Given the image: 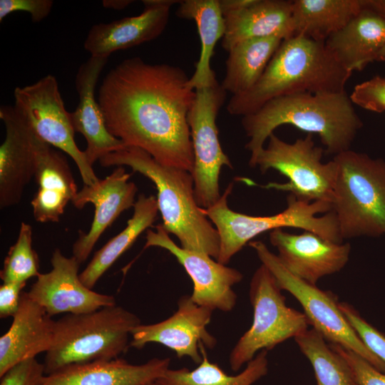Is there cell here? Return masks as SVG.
<instances>
[{
	"label": "cell",
	"instance_id": "cell-1",
	"mask_svg": "<svg viewBox=\"0 0 385 385\" xmlns=\"http://www.w3.org/2000/svg\"><path fill=\"white\" fill-rule=\"evenodd\" d=\"M189 78L177 66L148 63L139 57L123 60L109 71L98 89L108 130L160 164L192 173L188 115L195 91Z\"/></svg>",
	"mask_w": 385,
	"mask_h": 385
},
{
	"label": "cell",
	"instance_id": "cell-2",
	"mask_svg": "<svg viewBox=\"0 0 385 385\" xmlns=\"http://www.w3.org/2000/svg\"><path fill=\"white\" fill-rule=\"evenodd\" d=\"M241 123L250 139L245 145L250 152V165L270 135L282 125H292L319 135L324 151L335 155L350 149L363 126L346 91L279 96L267 102L255 113L242 116Z\"/></svg>",
	"mask_w": 385,
	"mask_h": 385
},
{
	"label": "cell",
	"instance_id": "cell-3",
	"mask_svg": "<svg viewBox=\"0 0 385 385\" xmlns=\"http://www.w3.org/2000/svg\"><path fill=\"white\" fill-rule=\"evenodd\" d=\"M351 73L337 61L325 42L295 34L282 41L253 87L232 96L227 111L242 117L279 96L345 91Z\"/></svg>",
	"mask_w": 385,
	"mask_h": 385
},
{
	"label": "cell",
	"instance_id": "cell-4",
	"mask_svg": "<svg viewBox=\"0 0 385 385\" xmlns=\"http://www.w3.org/2000/svg\"><path fill=\"white\" fill-rule=\"evenodd\" d=\"M99 163L104 167L126 165L150 179L157 190L165 230L178 238L181 247L217 259L219 235L197 202L191 173L161 165L135 147L126 146L113 152Z\"/></svg>",
	"mask_w": 385,
	"mask_h": 385
},
{
	"label": "cell",
	"instance_id": "cell-5",
	"mask_svg": "<svg viewBox=\"0 0 385 385\" xmlns=\"http://www.w3.org/2000/svg\"><path fill=\"white\" fill-rule=\"evenodd\" d=\"M141 324L134 313L116 304L55 320L53 341L45 355V375L65 366L119 358L130 346Z\"/></svg>",
	"mask_w": 385,
	"mask_h": 385
},
{
	"label": "cell",
	"instance_id": "cell-6",
	"mask_svg": "<svg viewBox=\"0 0 385 385\" xmlns=\"http://www.w3.org/2000/svg\"><path fill=\"white\" fill-rule=\"evenodd\" d=\"M232 188V183L214 205L207 209L202 208L218 232L220 252L216 260L223 265L228 264L232 257L254 237L282 227L299 228L334 242H343L330 202H305L289 193L287 198V206L281 212L252 216L235 212L229 207L227 198Z\"/></svg>",
	"mask_w": 385,
	"mask_h": 385
},
{
	"label": "cell",
	"instance_id": "cell-7",
	"mask_svg": "<svg viewBox=\"0 0 385 385\" xmlns=\"http://www.w3.org/2000/svg\"><path fill=\"white\" fill-rule=\"evenodd\" d=\"M333 160L332 211L342 239L385 235V160L350 149Z\"/></svg>",
	"mask_w": 385,
	"mask_h": 385
},
{
	"label": "cell",
	"instance_id": "cell-8",
	"mask_svg": "<svg viewBox=\"0 0 385 385\" xmlns=\"http://www.w3.org/2000/svg\"><path fill=\"white\" fill-rule=\"evenodd\" d=\"M253 309L250 327L229 356L231 369L239 371L262 350H270L308 329L303 312L289 307L274 276L262 264L254 272L249 289Z\"/></svg>",
	"mask_w": 385,
	"mask_h": 385
},
{
	"label": "cell",
	"instance_id": "cell-9",
	"mask_svg": "<svg viewBox=\"0 0 385 385\" xmlns=\"http://www.w3.org/2000/svg\"><path fill=\"white\" fill-rule=\"evenodd\" d=\"M324 150L315 145L313 135L289 143L274 133L268 144L257 154L251 167H258L262 173L277 170L288 182L270 183L265 188L287 191L305 202L324 201L332 204L337 174L334 160L322 162Z\"/></svg>",
	"mask_w": 385,
	"mask_h": 385
},
{
	"label": "cell",
	"instance_id": "cell-10",
	"mask_svg": "<svg viewBox=\"0 0 385 385\" xmlns=\"http://www.w3.org/2000/svg\"><path fill=\"white\" fill-rule=\"evenodd\" d=\"M249 245L274 276L282 290L288 292L299 302L309 324L326 341L355 351L385 373V363L363 344L342 312L334 295L292 274L262 241H252Z\"/></svg>",
	"mask_w": 385,
	"mask_h": 385
},
{
	"label": "cell",
	"instance_id": "cell-11",
	"mask_svg": "<svg viewBox=\"0 0 385 385\" xmlns=\"http://www.w3.org/2000/svg\"><path fill=\"white\" fill-rule=\"evenodd\" d=\"M195 91V99L188 115L194 155L191 174L197 202L207 209L222 195L219 188L221 168L224 165L233 168L221 147L216 123L227 92L217 81Z\"/></svg>",
	"mask_w": 385,
	"mask_h": 385
},
{
	"label": "cell",
	"instance_id": "cell-12",
	"mask_svg": "<svg viewBox=\"0 0 385 385\" xmlns=\"http://www.w3.org/2000/svg\"><path fill=\"white\" fill-rule=\"evenodd\" d=\"M16 111L44 142L68 154L76 163L83 185L99 179L74 140L75 130L66 111L55 76L47 75L38 81L14 91Z\"/></svg>",
	"mask_w": 385,
	"mask_h": 385
},
{
	"label": "cell",
	"instance_id": "cell-13",
	"mask_svg": "<svg viewBox=\"0 0 385 385\" xmlns=\"http://www.w3.org/2000/svg\"><path fill=\"white\" fill-rule=\"evenodd\" d=\"M150 247L163 248L177 259L192 282L190 296L197 304L224 312L234 309L237 296L233 287L243 278L240 271L207 255L178 246L160 224L155 231L147 230L145 248Z\"/></svg>",
	"mask_w": 385,
	"mask_h": 385
},
{
	"label": "cell",
	"instance_id": "cell-14",
	"mask_svg": "<svg viewBox=\"0 0 385 385\" xmlns=\"http://www.w3.org/2000/svg\"><path fill=\"white\" fill-rule=\"evenodd\" d=\"M212 312V309L197 304L190 295H183L170 317L134 328L130 345L140 349L149 343L160 344L175 351L178 358L187 356L199 364L202 359L200 345L212 349L217 344L215 337L207 329Z\"/></svg>",
	"mask_w": 385,
	"mask_h": 385
},
{
	"label": "cell",
	"instance_id": "cell-15",
	"mask_svg": "<svg viewBox=\"0 0 385 385\" xmlns=\"http://www.w3.org/2000/svg\"><path fill=\"white\" fill-rule=\"evenodd\" d=\"M52 268L40 273L27 292L29 296L53 317L60 314H78L116 304L113 296L87 287L80 279V263L66 257L60 249L52 254Z\"/></svg>",
	"mask_w": 385,
	"mask_h": 385
},
{
	"label": "cell",
	"instance_id": "cell-16",
	"mask_svg": "<svg viewBox=\"0 0 385 385\" xmlns=\"http://www.w3.org/2000/svg\"><path fill=\"white\" fill-rule=\"evenodd\" d=\"M270 241L288 271L314 285L321 278L342 270L351 252L349 243L334 242L307 230L291 234L276 229L270 232Z\"/></svg>",
	"mask_w": 385,
	"mask_h": 385
},
{
	"label": "cell",
	"instance_id": "cell-17",
	"mask_svg": "<svg viewBox=\"0 0 385 385\" xmlns=\"http://www.w3.org/2000/svg\"><path fill=\"white\" fill-rule=\"evenodd\" d=\"M0 118L6 128L0 145V207L4 209L21 201L34 178L39 137L14 106H1Z\"/></svg>",
	"mask_w": 385,
	"mask_h": 385
},
{
	"label": "cell",
	"instance_id": "cell-18",
	"mask_svg": "<svg viewBox=\"0 0 385 385\" xmlns=\"http://www.w3.org/2000/svg\"><path fill=\"white\" fill-rule=\"evenodd\" d=\"M130 174L123 166H118L111 174L92 185H83L73 200L77 209L88 203L94 205L95 213L88 232H79L72 247L73 255L81 264L84 262L105 230L125 210L134 206L138 191Z\"/></svg>",
	"mask_w": 385,
	"mask_h": 385
},
{
	"label": "cell",
	"instance_id": "cell-19",
	"mask_svg": "<svg viewBox=\"0 0 385 385\" xmlns=\"http://www.w3.org/2000/svg\"><path fill=\"white\" fill-rule=\"evenodd\" d=\"M180 1L144 0L143 11L110 23L94 24L83 47L91 56L108 58L113 53L157 38L165 30L170 8Z\"/></svg>",
	"mask_w": 385,
	"mask_h": 385
},
{
	"label": "cell",
	"instance_id": "cell-20",
	"mask_svg": "<svg viewBox=\"0 0 385 385\" xmlns=\"http://www.w3.org/2000/svg\"><path fill=\"white\" fill-rule=\"evenodd\" d=\"M108 58L90 56L79 67L75 81L79 101L76 108L70 113L75 132L86 139L87 145L83 152L91 166L106 155L126 147L108 130L103 112L95 98L96 86Z\"/></svg>",
	"mask_w": 385,
	"mask_h": 385
},
{
	"label": "cell",
	"instance_id": "cell-21",
	"mask_svg": "<svg viewBox=\"0 0 385 385\" xmlns=\"http://www.w3.org/2000/svg\"><path fill=\"white\" fill-rule=\"evenodd\" d=\"M171 359L153 358L134 364L117 358L65 366L46 374L37 385H157Z\"/></svg>",
	"mask_w": 385,
	"mask_h": 385
},
{
	"label": "cell",
	"instance_id": "cell-22",
	"mask_svg": "<svg viewBox=\"0 0 385 385\" xmlns=\"http://www.w3.org/2000/svg\"><path fill=\"white\" fill-rule=\"evenodd\" d=\"M34 179L38 189L31 205L36 221L58 222L78 191L66 158L40 138Z\"/></svg>",
	"mask_w": 385,
	"mask_h": 385
},
{
	"label": "cell",
	"instance_id": "cell-23",
	"mask_svg": "<svg viewBox=\"0 0 385 385\" xmlns=\"http://www.w3.org/2000/svg\"><path fill=\"white\" fill-rule=\"evenodd\" d=\"M0 337V376L23 361L36 358L50 349L55 320L23 291L19 309Z\"/></svg>",
	"mask_w": 385,
	"mask_h": 385
},
{
	"label": "cell",
	"instance_id": "cell-24",
	"mask_svg": "<svg viewBox=\"0 0 385 385\" xmlns=\"http://www.w3.org/2000/svg\"><path fill=\"white\" fill-rule=\"evenodd\" d=\"M361 1V11L325 41L334 57L351 73L376 61L385 46V16Z\"/></svg>",
	"mask_w": 385,
	"mask_h": 385
},
{
	"label": "cell",
	"instance_id": "cell-25",
	"mask_svg": "<svg viewBox=\"0 0 385 385\" xmlns=\"http://www.w3.org/2000/svg\"><path fill=\"white\" fill-rule=\"evenodd\" d=\"M292 1L252 0L248 5L223 15L225 34L222 46L229 51L240 42L272 36L294 35Z\"/></svg>",
	"mask_w": 385,
	"mask_h": 385
},
{
	"label": "cell",
	"instance_id": "cell-26",
	"mask_svg": "<svg viewBox=\"0 0 385 385\" xmlns=\"http://www.w3.org/2000/svg\"><path fill=\"white\" fill-rule=\"evenodd\" d=\"M178 4L177 15L194 21L200 40V57L189 78L190 86L195 90L217 81L210 61L217 41L224 36L225 20L219 0H184Z\"/></svg>",
	"mask_w": 385,
	"mask_h": 385
},
{
	"label": "cell",
	"instance_id": "cell-27",
	"mask_svg": "<svg viewBox=\"0 0 385 385\" xmlns=\"http://www.w3.org/2000/svg\"><path fill=\"white\" fill-rule=\"evenodd\" d=\"M158 212L155 196L140 195L126 227L98 250L80 273L83 284L93 289L103 274L131 247L139 235L153 225Z\"/></svg>",
	"mask_w": 385,
	"mask_h": 385
},
{
	"label": "cell",
	"instance_id": "cell-28",
	"mask_svg": "<svg viewBox=\"0 0 385 385\" xmlns=\"http://www.w3.org/2000/svg\"><path fill=\"white\" fill-rule=\"evenodd\" d=\"M361 0H294V35L324 41L344 28L361 9Z\"/></svg>",
	"mask_w": 385,
	"mask_h": 385
},
{
	"label": "cell",
	"instance_id": "cell-29",
	"mask_svg": "<svg viewBox=\"0 0 385 385\" xmlns=\"http://www.w3.org/2000/svg\"><path fill=\"white\" fill-rule=\"evenodd\" d=\"M284 39L278 36L252 38L234 46L225 61L221 86L232 96L250 90L258 81Z\"/></svg>",
	"mask_w": 385,
	"mask_h": 385
},
{
	"label": "cell",
	"instance_id": "cell-30",
	"mask_svg": "<svg viewBox=\"0 0 385 385\" xmlns=\"http://www.w3.org/2000/svg\"><path fill=\"white\" fill-rule=\"evenodd\" d=\"M202 359L198 366L189 369L169 368L158 380L157 385H252L269 371L267 351H260L245 368L236 375H229L217 364L211 362L200 345Z\"/></svg>",
	"mask_w": 385,
	"mask_h": 385
},
{
	"label": "cell",
	"instance_id": "cell-31",
	"mask_svg": "<svg viewBox=\"0 0 385 385\" xmlns=\"http://www.w3.org/2000/svg\"><path fill=\"white\" fill-rule=\"evenodd\" d=\"M294 339L313 368L317 385H356L347 362L315 329H307Z\"/></svg>",
	"mask_w": 385,
	"mask_h": 385
},
{
	"label": "cell",
	"instance_id": "cell-32",
	"mask_svg": "<svg viewBox=\"0 0 385 385\" xmlns=\"http://www.w3.org/2000/svg\"><path fill=\"white\" fill-rule=\"evenodd\" d=\"M32 235L31 226L22 222L18 238L9 248L0 272L3 282L26 283L39 275V260L32 247Z\"/></svg>",
	"mask_w": 385,
	"mask_h": 385
},
{
	"label": "cell",
	"instance_id": "cell-33",
	"mask_svg": "<svg viewBox=\"0 0 385 385\" xmlns=\"http://www.w3.org/2000/svg\"><path fill=\"white\" fill-rule=\"evenodd\" d=\"M349 324L366 348L385 363V334L366 321L350 304L339 302Z\"/></svg>",
	"mask_w": 385,
	"mask_h": 385
},
{
	"label": "cell",
	"instance_id": "cell-34",
	"mask_svg": "<svg viewBox=\"0 0 385 385\" xmlns=\"http://www.w3.org/2000/svg\"><path fill=\"white\" fill-rule=\"evenodd\" d=\"M354 105L369 111H385V77L376 76L354 88L349 96Z\"/></svg>",
	"mask_w": 385,
	"mask_h": 385
},
{
	"label": "cell",
	"instance_id": "cell-35",
	"mask_svg": "<svg viewBox=\"0 0 385 385\" xmlns=\"http://www.w3.org/2000/svg\"><path fill=\"white\" fill-rule=\"evenodd\" d=\"M329 345L347 362L356 385H385V373L376 369L361 355L337 344Z\"/></svg>",
	"mask_w": 385,
	"mask_h": 385
},
{
	"label": "cell",
	"instance_id": "cell-36",
	"mask_svg": "<svg viewBox=\"0 0 385 385\" xmlns=\"http://www.w3.org/2000/svg\"><path fill=\"white\" fill-rule=\"evenodd\" d=\"M44 375L43 363L30 359L16 364L0 376V385H37Z\"/></svg>",
	"mask_w": 385,
	"mask_h": 385
},
{
	"label": "cell",
	"instance_id": "cell-37",
	"mask_svg": "<svg viewBox=\"0 0 385 385\" xmlns=\"http://www.w3.org/2000/svg\"><path fill=\"white\" fill-rule=\"evenodd\" d=\"M53 5L51 0H0V21L13 12L25 11L37 23L48 16Z\"/></svg>",
	"mask_w": 385,
	"mask_h": 385
},
{
	"label": "cell",
	"instance_id": "cell-38",
	"mask_svg": "<svg viewBox=\"0 0 385 385\" xmlns=\"http://www.w3.org/2000/svg\"><path fill=\"white\" fill-rule=\"evenodd\" d=\"M25 282H3L0 286V317H13L18 312Z\"/></svg>",
	"mask_w": 385,
	"mask_h": 385
},
{
	"label": "cell",
	"instance_id": "cell-39",
	"mask_svg": "<svg viewBox=\"0 0 385 385\" xmlns=\"http://www.w3.org/2000/svg\"><path fill=\"white\" fill-rule=\"evenodd\" d=\"M133 1L130 0H106L103 1V5L105 8L113 9H123L127 7Z\"/></svg>",
	"mask_w": 385,
	"mask_h": 385
},
{
	"label": "cell",
	"instance_id": "cell-40",
	"mask_svg": "<svg viewBox=\"0 0 385 385\" xmlns=\"http://www.w3.org/2000/svg\"><path fill=\"white\" fill-rule=\"evenodd\" d=\"M364 4L385 16V0H364Z\"/></svg>",
	"mask_w": 385,
	"mask_h": 385
},
{
	"label": "cell",
	"instance_id": "cell-41",
	"mask_svg": "<svg viewBox=\"0 0 385 385\" xmlns=\"http://www.w3.org/2000/svg\"><path fill=\"white\" fill-rule=\"evenodd\" d=\"M376 61L385 62V46L381 49V52L379 53Z\"/></svg>",
	"mask_w": 385,
	"mask_h": 385
}]
</instances>
